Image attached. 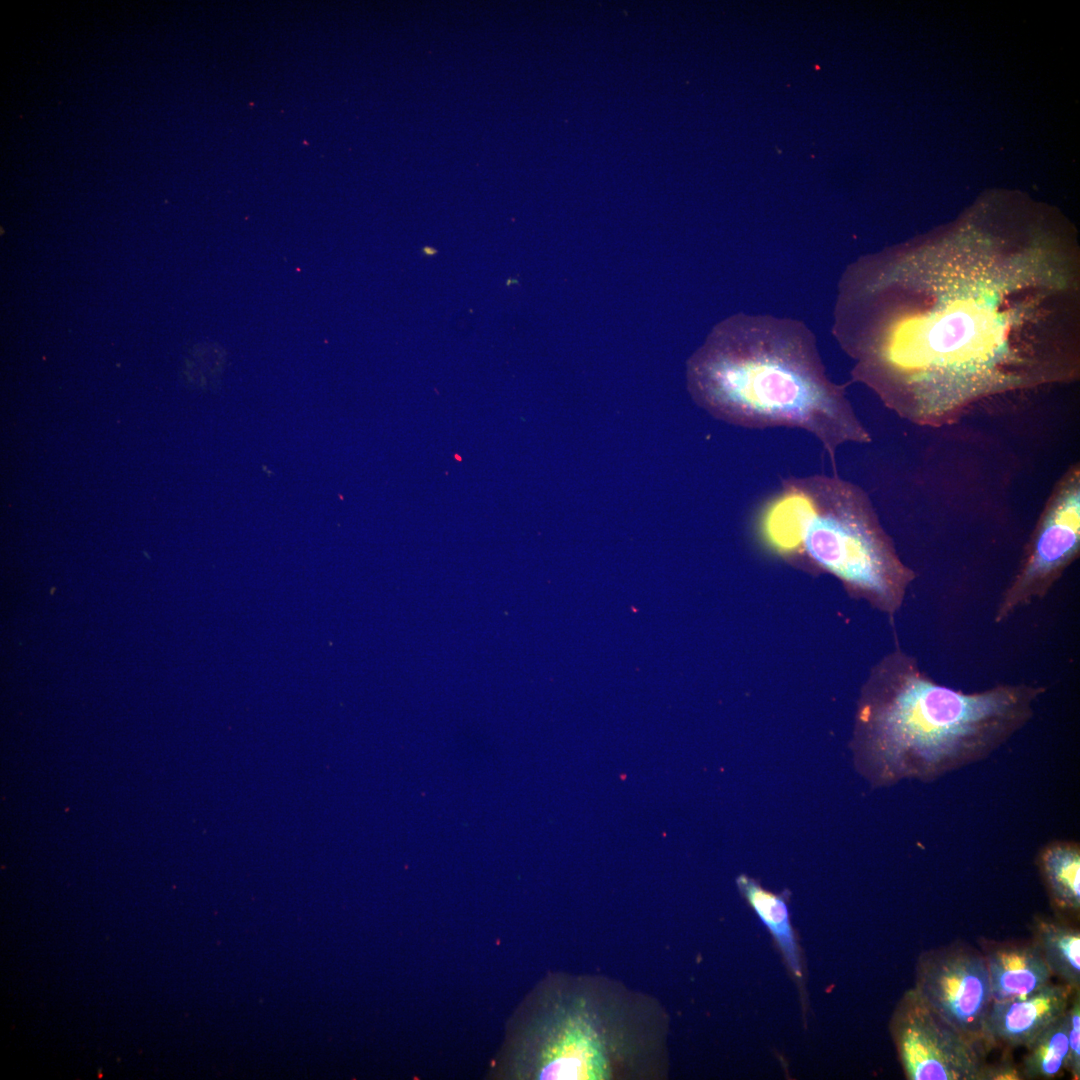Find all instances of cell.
Listing matches in <instances>:
<instances>
[{"label":"cell","instance_id":"cell-1","mask_svg":"<svg viewBox=\"0 0 1080 1080\" xmlns=\"http://www.w3.org/2000/svg\"><path fill=\"white\" fill-rule=\"evenodd\" d=\"M832 335L851 376L904 420L956 423L1003 395L1080 375L1075 228L1020 195L851 262Z\"/></svg>","mask_w":1080,"mask_h":1080},{"label":"cell","instance_id":"cell-2","mask_svg":"<svg viewBox=\"0 0 1080 1080\" xmlns=\"http://www.w3.org/2000/svg\"><path fill=\"white\" fill-rule=\"evenodd\" d=\"M1045 692L1027 683L954 689L898 647L862 688L852 740L856 769L875 787L934 781L995 752L1033 718Z\"/></svg>","mask_w":1080,"mask_h":1080},{"label":"cell","instance_id":"cell-3","mask_svg":"<svg viewBox=\"0 0 1080 1080\" xmlns=\"http://www.w3.org/2000/svg\"><path fill=\"white\" fill-rule=\"evenodd\" d=\"M687 388L713 417L747 428L811 434L835 466L839 447L871 434L826 371L813 331L787 316L736 313L718 322L687 361Z\"/></svg>","mask_w":1080,"mask_h":1080},{"label":"cell","instance_id":"cell-4","mask_svg":"<svg viewBox=\"0 0 1080 1080\" xmlns=\"http://www.w3.org/2000/svg\"><path fill=\"white\" fill-rule=\"evenodd\" d=\"M761 545L836 576L881 612L900 609L916 572L900 558L868 494L837 474L789 477L759 507Z\"/></svg>","mask_w":1080,"mask_h":1080},{"label":"cell","instance_id":"cell-5","mask_svg":"<svg viewBox=\"0 0 1080 1080\" xmlns=\"http://www.w3.org/2000/svg\"><path fill=\"white\" fill-rule=\"evenodd\" d=\"M522 1042L526 1073L537 1079H607L634 1075L655 1053L648 1005L600 981L575 980L550 998ZM641 1074V1073H640Z\"/></svg>","mask_w":1080,"mask_h":1080},{"label":"cell","instance_id":"cell-6","mask_svg":"<svg viewBox=\"0 0 1080 1080\" xmlns=\"http://www.w3.org/2000/svg\"><path fill=\"white\" fill-rule=\"evenodd\" d=\"M1080 552V467L1057 481L1038 518L1022 560L997 604L1002 623L1021 608L1047 596Z\"/></svg>","mask_w":1080,"mask_h":1080},{"label":"cell","instance_id":"cell-7","mask_svg":"<svg viewBox=\"0 0 1080 1080\" xmlns=\"http://www.w3.org/2000/svg\"><path fill=\"white\" fill-rule=\"evenodd\" d=\"M892 1035L909 1080H986L987 1049L957 1031L914 988L892 1018Z\"/></svg>","mask_w":1080,"mask_h":1080},{"label":"cell","instance_id":"cell-8","mask_svg":"<svg viewBox=\"0 0 1080 1080\" xmlns=\"http://www.w3.org/2000/svg\"><path fill=\"white\" fill-rule=\"evenodd\" d=\"M914 989L947 1023L987 1049L984 1026L992 998L983 954L956 945L924 952Z\"/></svg>","mask_w":1080,"mask_h":1080},{"label":"cell","instance_id":"cell-9","mask_svg":"<svg viewBox=\"0 0 1080 1080\" xmlns=\"http://www.w3.org/2000/svg\"><path fill=\"white\" fill-rule=\"evenodd\" d=\"M1075 991L1064 983L1049 982L1026 996L992 1003L984 1026L987 1049L1027 1046L1065 1013Z\"/></svg>","mask_w":1080,"mask_h":1080},{"label":"cell","instance_id":"cell-10","mask_svg":"<svg viewBox=\"0 0 1080 1080\" xmlns=\"http://www.w3.org/2000/svg\"><path fill=\"white\" fill-rule=\"evenodd\" d=\"M992 1003L1026 996L1051 982L1035 941L997 943L985 949Z\"/></svg>","mask_w":1080,"mask_h":1080},{"label":"cell","instance_id":"cell-11","mask_svg":"<svg viewBox=\"0 0 1080 1080\" xmlns=\"http://www.w3.org/2000/svg\"><path fill=\"white\" fill-rule=\"evenodd\" d=\"M1039 867L1053 903L1076 912L1080 908V848L1071 841H1054L1039 854Z\"/></svg>","mask_w":1080,"mask_h":1080},{"label":"cell","instance_id":"cell-12","mask_svg":"<svg viewBox=\"0 0 1080 1080\" xmlns=\"http://www.w3.org/2000/svg\"><path fill=\"white\" fill-rule=\"evenodd\" d=\"M737 884L749 904L775 938L794 975L801 978L802 970L798 948L784 898L765 890L755 880L744 875L738 877Z\"/></svg>","mask_w":1080,"mask_h":1080},{"label":"cell","instance_id":"cell-13","mask_svg":"<svg viewBox=\"0 0 1080 1080\" xmlns=\"http://www.w3.org/2000/svg\"><path fill=\"white\" fill-rule=\"evenodd\" d=\"M1036 940L1052 975L1078 990L1080 986V933L1079 930L1053 920H1040L1036 924Z\"/></svg>","mask_w":1080,"mask_h":1080},{"label":"cell","instance_id":"cell-14","mask_svg":"<svg viewBox=\"0 0 1080 1080\" xmlns=\"http://www.w3.org/2000/svg\"><path fill=\"white\" fill-rule=\"evenodd\" d=\"M1025 1047L1024 1079H1052L1066 1069L1069 1052L1066 1011Z\"/></svg>","mask_w":1080,"mask_h":1080},{"label":"cell","instance_id":"cell-15","mask_svg":"<svg viewBox=\"0 0 1080 1080\" xmlns=\"http://www.w3.org/2000/svg\"><path fill=\"white\" fill-rule=\"evenodd\" d=\"M1068 1032V1059L1066 1069L1074 1079L1080 1077V997L1076 990L1066 1010Z\"/></svg>","mask_w":1080,"mask_h":1080},{"label":"cell","instance_id":"cell-16","mask_svg":"<svg viewBox=\"0 0 1080 1080\" xmlns=\"http://www.w3.org/2000/svg\"><path fill=\"white\" fill-rule=\"evenodd\" d=\"M1024 1079L1023 1075L1011 1064L1002 1062L999 1064L988 1065L986 1070V1080H1019Z\"/></svg>","mask_w":1080,"mask_h":1080}]
</instances>
